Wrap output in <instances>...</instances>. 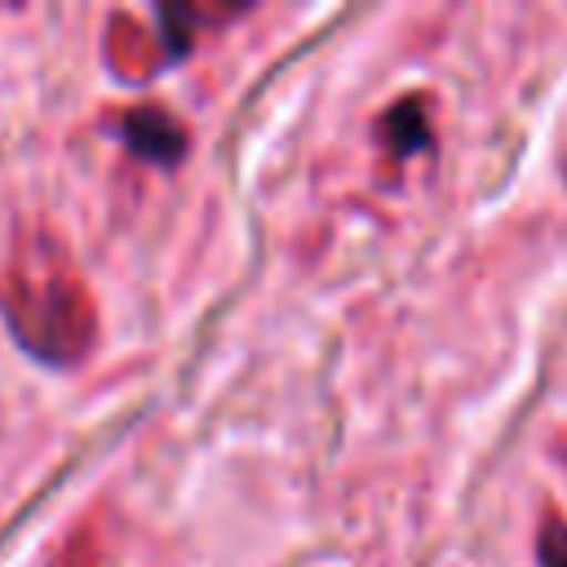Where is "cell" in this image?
I'll use <instances>...</instances> for the list:
<instances>
[{"label": "cell", "mask_w": 567, "mask_h": 567, "mask_svg": "<svg viewBox=\"0 0 567 567\" xmlns=\"http://www.w3.org/2000/svg\"><path fill=\"white\" fill-rule=\"evenodd\" d=\"M0 315L13 341L53 368L80 363L97 341V301L80 275L66 239L27 217L13 226L4 266H0Z\"/></svg>", "instance_id": "obj_1"}, {"label": "cell", "mask_w": 567, "mask_h": 567, "mask_svg": "<svg viewBox=\"0 0 567 567\" xmlns=\"http://www.w3.org/2000/svg\"><path fill=\"white\" fill-rule=\"evenodd\" d=\"M102 128L120 137V146L146 164L173 168L190 151V128L164 106V102H124L102 115Z\"/></svg>", "instance_id": "obj_2"}, {"label": "cell", "mask_w": 567, "mask_h": 567, "mask_svg": "<svg viewBox=\"0 0 567 567\" xmlns=\"http://www.w3.org/2000/svg\"><path fill=\"white\" fill-rule=\"evenodd\" d=\"M102 58L111 62V71L120 80H151L159 66H168L159 35L142 31V22L133 13H111L106 40H102Z\"/></svg>", "instance_id": "obj_3"}, {"label": "cell", "mask_w": 567, "mask_h": 567, "mask_svg": "<svg viewBox=\"0 0 567 567\" xmlns=\"http://www.w3.org/2000/svg\"><path fill=\"white\" fill-rule=\"evenodd\" d=\"M151 18H155V35L164 44V58L168 62H182V58H190L195 35L204 27L244 18V4H155Z\"/></svg>", "instance_id": "obj_4"}, {"label": "cell", "mask_w": 567, "mask_h": 567, "mask_svg": "<svg viewBox=\"0 0 567 567\" xmlns=\"http://www.w3.org/2000/svg\"><path fill=\"white\" fill-rule=\"evenodd\" d=\"M377 137L381 146L394 155V159H408L416 151L430 146V111H425V97H399L381 124H377Z\"/></svg>", "instance_id": "obj_5"}, {"label": "cell", "mask_w": 567, "mask_h": 567, "mask_svg": "<svg viewBox=\"0 0 567 567\" xmlns=\"http://www.w3.org/2000/svg\"><path fill=\"white\" fill-rule=\"evenodd\" d=\"M49 567H106L102 554V532L93 523H80L75 532H66L58 540V549L49 554Z\"/></svg>", "instance_id": "obj_6"}, {"label": "cell", "mask_w": 567, "mask_h": 567, "mask_svg": "<svg viewBox=\"0 0 567 567\" xmlns=\"http://www.w3.org/2000/svg\"><path fill=\"white\" fill-rule=\"evenodd\" d=\"M536 563H540V567H567V518H563L558 509H545V514H540Z\"/></svg>", "instance_id": "obj_7"}]
</instances>
